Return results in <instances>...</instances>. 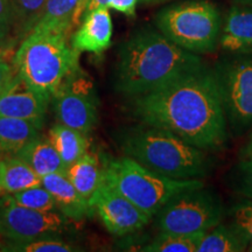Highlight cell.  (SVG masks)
<instances>
[{
    "instance_id": "obj_1",
    "label": "cell",
    "mask_w": 252,
    "mask_h": 252,
    "mask_svg": "<svg viewBox=\"0 0 252 252\" xmlns=\"http://www.w3.org/2000/svg\"><path fill=\"white\" fill-rule=\"evenodd\" d=\"M132 108L143 124L172 132L200 150H220L228 140L219 84L206 65L133 97Z\"/></svg>"
},
{
    "instance_id": "obj_2",
    "label": "cell",
    "mask_w": 252,
    "mask_h": 252,
    "mask_svg": "<svg viewBox=\"0 0 252 252\" xmlns=\"http://www.w3.org/2000/svg\"><path fill=\"white\" fill-rule=\"evenodd\" d=\"M202 67L200 55L180 48L159 31L141 28L119 48L115 86L133 98Z\"/></svg>"
},
{
    "instance_id": "obj_3",
    "label": "cell",
    "mask_w": 252,
    "mask_h": 252,
    "mask_svg": "<svg viewBox=\"0 0 252 252\" xmlns=\"http://www.w3.org/2000/svg\"><path fill=\"white\" fill-rule=\"evenodd\" d=\"M123 153L151 171L179 180L206 178L214 161L207 151L186 143L172 132L151 125L128 128L121 134Z\"/></svg>"
},
{
    "instance_id": "obj_4",
    "label": "cell",
    "mask_w": 252,
    "mask_h": 252,
    "mask_svg": "<svg viewBox=\"0 0 252 252\" xmlns=\"http://www.w3.org/2000/svg\"><path fill=\"white\" fill-rule=\"evenodd\" d=\"M80 53L60 32H31L13 59V67L23 81L50 99L55 91L77 69Z\"/></svg>"
},
{
    "instance_id": "obj_5",
    "label": "cell",
    "mask_w": 252,
    "mask_h": 252,
    "mask_svg": "<svg viewBox=\"0 0 252 252\" xmlns=\"http://www.w3.org/2000/svg\"><path fill=\"white\" fill-rule=\"evenodd\" d=\"M104 181L151 217L178 194L204 186L198 179L179 180L158 174L126 156L104 165Z\"/></svg>"
},
{
    "instance_id": "obj_6",
    "label": "cell",
    "mask_w": 252,
    "mask_h": 252,
    "mask_svg": "<svg viewBox=\"0 0 252 252\" xmlns=\"http://www.w3.org/2000/svg\"><path fill=\"white\" fill-rule=\"evenodd\" d=\"M154 23L169 41L196 55L215 52L223 25L219 8L208 0H189L162 8Z\"/></svg>"
},
{
    "instance_id": "obj_7",
    "label": "cell",
    "mask_w": 252,
    "mask_h": 252,
    "mask_svg": "<svg viewBox=\"0 0 252 252\" xmlns=\"http://www.w3.org/2000/svg\"><path fill=\"white\" fill-rule=\"evenodd\" d=\"M224 207L219 195L204 186L186 190L169 200L156 215L160 231L194 234L220 224Z\"/></svg>"
},
{
    "instance_id": "obj_8",
    "label": "cell",
    "mask_w": 252,
    "mask_h": 252,
    "mask_svg": "<svg viewBox=\"0 0 252 252\" xmlns=\"http://www.w3.org/2000/svg\"><path fill=\"white\" fill-rule=\"evenodd\" d=\"M226 121L243 132L252 125V54L223 60L214 69Z\"/></svg>"
},
{
    "instance_id": "obj_9",
    "label": "cell",
    "mask_w": 252,
    "mask_h": 252,
    "mask_svg": "<svg viewBox=\"0 0 252 252\" xmlns=\"http://www.w3.org/2000/svg\"><path fill=\"white\" fill-rule=\"evenodd\" d=\"M52 98L59 123L84 134L94 127L98 115L94 84L80 67L65 77Z\"/></svg>"
},
{
    "instance_id": "obj_10",
    "label": "cell",
    "mask_w": 252,
    "mask_h": 252,
    "mask_svg": "<svg viewBox=\"0 0 252 252\" xmlns=\"http://www.w3.org/2000/svg\"><path fill=\"white\" fill-rule=\"evenodd\" d=\"M65 229V216L58 212H39L0 196V236L8 241H24L58 236Z\"/></svg>"
},
{
    "instance_id": "obj_11",
    "label": "cell",
    "mask_w": 252,
    "mask_h": 252,
    "mask_svg": "<svg viewBox=\"0 0 252 252\" xmlns=\"http://www.w3.org/2000/svg\"><path fill=\"white\" fill-rule=\"evenodd\" d=\"M90 206L93 212L98 214L108 231L116 236L139 231L152 220L149 214L139 209L104 180L90 200Z\"/></svg>"
},
{
    "instance_id": "obj_12",
    "label": "cell",
    "mask_w": 252,
    "mask_h": 252,
    "mask_svg": "<svg viewBox=\"0 0 252 252\" xmlns=\"http://www.w3.org/2000/svg\"><path fill=\"white\" fill-rule=\"evenodd\" d=\"M49 98L28 87L15 71L13 80L0 94V116L42 122Z\"/></svg>"
},
{
    "instance_id": "obj_13",
    "label": "cell",
    "mask_w": 252,
    "mask_h": 252,
    "mask_svg": "<svg viewBox=\"0 0 252 252\" xmlns=\"http://www.w3.org/2000/svg\"><path fill=\"white\" fill-rule=\"evenodd\" d=\"M113 25L109 7H99L84 15L80 27L71 37L76 52L102 54L111 46Z\"/></svg>"
},
{
    "instance_id": "obj_14",
    "label": "cell",
    "mask_w": 252,
    "mask_h": 252,
    "mask_svg": "<svg viewBox=\"0 0 252 252\" xmlns=\"http://www.w3.org/2000/svg\"><path fill=\"white\" fill-rule=\"evenodd\" d=\"M41 185L53 195L58 210L67 219L81 220L93 213L90 203L78 193L67 173H52L42 176Z\"/></svg>"
},
{
    "instance_id": "obj_15",
    "label": "cell",
    "mask_w": 252,
    "mask_h": 252,
    "mask_svg": "<svg viewBox=\"0 0 252 252\" xmlns=\"http://www.w3.org/2000/svg\"><path fill=\"white\" fill-rule=\"evenodd\" d=\"M220 47L234 54H252V7L232 6L225 15Z\"/></svg>"
},
{
    "instance_id": "obj_16",
    "label": "cell",
    "mask_w": 252,
    "mask_h": 252,
    "mask_svg": "<svg viewBox=\"0 0 252 252\" xmlns=\"http://www.w3.org/2000/svg\"><path fill=\"white\" fill-rule=\"evenodd\" d=\"M15 156L23 159L41 178L52 173H67V167L49 137L37 135L25 145Z\"/></svg>"
},
{
    "instance_id": "obj_17",
    "label": "cell",
    "mask_w": 252,
    "mask_h": 252,
    "mask_svg": "<svg viewBox=\"0 0 252 252\" xmlns=\"http://www.w3.org/2000/svg\"><path fill=\"white\" fill-rule=\"evenodd\" d=\"M83 0H47L43 13L31 32L69 33L72 26L80 25L78 13Z\"/></svg>"
},
{
    "instance_id": "obj_18",
    "label": "cell",
    "mask_w": 252,
    "mask_h": 252,
    "mask_svg": "<svg viewBox=\"0 0 252 252\" xmlns=\"http://www.w3.org/2000/svg\"><path fill=\"white\" fill-rule=\"evenodd\" d=\"M42 122L0 116V159L15 156L25 145L40 135Z\"/></svg>"
},
{
    "instance_id": "obj_19",
    "label": "cell",
    "mask_w": 252,
    "mask_h": 252,
    "mask_svg": "<svg viewBox=\"0 0 252 252\" xmlns=\"http://www.w3.org/2000/svg\"><path fill=\"white\" fill-rule=\"evenodd\" d=\"M67 176L78 193L90 203L94 194L104 180V166L100 165L96 154L87 152L68 167Z\"/></svg>"
},
{
    "instance_id": "obj_20",
    "label": "cell",
    "mask_w": 252,
    "mask_h": 252,
    "mask_svg": "<svg viewBox=\"0 0 252 252\" xmlns=\"http://www.w3.org/2000/svg\"><path fill=\"white\" fill-rule=\"evenodd\" d=\"M40 185L41 176L18 156H8L0 159V196Z\"/></svg>"
},
{
    "instance_id": "obj_21",
    "label": "cell",
    "mask_w": 252,
    "mask_h": 252,
    "mask_svg": "<svg viewBox=\"0 0 252 252\" xmlns=\"http://www.w3.org/2000/svg\"><path fill=\"white\" fill-rule=\"evenodd\" d=\"M250 247L243 231L235 224H217L203 235L197 252H243Z\"/></svg>"
},
{
    "instance_id": "obj_22",
    "label": "cell",
    "mask_w": 252,
    "mask_h": 252,
    "mask_svg": "<svg viewBox=\"0 0 252 252\" xmlns=\"http://www.w3.org/2000/svg\"><path fill=\"white\" fill-rule=\"evenodd\" d=\"M49 139L61 157L65 167L72 165L88 152L89 141L87 134L58 123L49 130Z\"/></svg>"
},
{
    "instance_id": "obj_23",
    "label": "cell",
    "mask_w": 252,
    "mask_h": 252,
    "mask_svg": "<svg viewBox=\"0 0 252 252\" xmlns=\"http://www.w3.org/2000/svg\"><path fill=\"white\" fill-rule=\"evenodd\" d=\"M207 231L194 234L165 232L160 234L151 243L141 249L147 252H197L198 244Z\"/></svg>"
},
{
    "instance_id": "obj_24",
    "label": "cell",
    "mask_w": 252,
    "mask_h": 252,
    "mask_svg": "<svg viewBox=\"0 0 252 252\" xmlns=\"http://www.w3.org/2000/svg\"><path fill=\"white\" fill-rule=\"evenodd\" d=\"M1 251L9 252H71L75 251L72 245L60 241L58 236L39 237L24 241H8L0 247Z\"/></svg>"
},
{
    "instance_id": "obj_25",
    "label": "cell",
    "mask_w": 252,
    "mask_h": 252,
    "mask_svg": "<svg viewBox=\"0 0 252 252\" xmlns=\"http://www.w3.org/2000/svg\"><path fill=\"white\" fill-rule=\"evenodd\" d=\"M7 196L13 202L30 209L39 210V212H58L54 197L42 185L25 189L18 193L7 194Z\"/></svg>"
},
{
    "instance_id": "obj_26",
    "label": "cell",
    "mask_w": 252,
    "mask_h": 252,
    "mask_svg": "<svg viewBox=\"0 0 252 252\" xmlns=\"http://www.w3.org/2000/svg\"><path fill=\"white\" fill-rule=\"evenodd\" d=\"M18 17V32L26 37L43 13L47 0H12Z\"/></svg>"
},
{
    "instance_id": "obj_27",
    "label": "cell",
    "mask_w": 252,
    "mask_h": 252,
    "mask_svg": "<svg viewBox=\"0 0 252 252\" xmlns=\"http://www.w3.org/2000/svg\"><path fill=\"white\" fill-rule=\"evenodd\" d=\"M13 31L18 32V17L12 0H0V45L8 49Z\"/></svg>"
},
{
    "instance_id": "obj_28",
    "label": "cell",
    "mask_w": 252,
    "mask_h": 252,
    "mask_svg": "<svg viewBox=\"0 0 252 252\" xmlns=\"http://www.w3.org/2000/svg\"><path fill=\"white\" fill-rule=\"evenodd\" d=\"M230 215L235 224L247 236L252 247V201L235 204L230 210Z\"/></svg>"
},
{
    "instance_id": "obj_29",
    "label": "cell",
    "mask_w": 252,
    "mask_h": 252,
    "mask_svg": "<svg viewBox=\"0 0 252 252\" xmlns=\"http://www.w3.org/2000/svg\"><path fill=\"white\" fill-rule=\"evenodd\" d=\"M238 191L252 201V159L241 160L237 175Z\"/></svg>"
},
{
    "instance_id": "obj_30",
    "label": "cell",
    "mask_w": 252,
    "mask_h": 252,
    "mask_svg": "<svg viewBox=\"0 0 252 252\" xmlns=\"http://www.w3.org/2000/svg\"><path fill=\"white\" fill-rule=\"evenodd\" d=\"M138 2L139 0H109L108 7L121 12L127 17H134Z\"/></svg>"
},
{
    "instance_id": "obj_31",
    "label": "cell",
    "mask_w": 252,
    "mask_h": 252,
    "mask_svg": "<svg viewBox=\"0 0 252 252\" xmlns=\"http://www.w3.org/2000/svg\"><path fill=\"white\" fill-rule=\"evenodd\" d=\"M15 75V69L5 60H0V94L9 86Z\"/></svg>"
},
{
    "instance_id": "obj_32",
    "label": "cell",
    "mask_w": 252,
    "mask_h": 252,
    "mask_svg": "<svg viewBox=\"0 0 252 252\" xmlns=\"http://www.w3.org/2000/svg\"><path fill=\"white\" fill-rule=\"evenodd\" d=\"M108 2L109 0H83V4H82L80 8V13H78V21H80V24L87 13L99 7H108Z\"/></svg>"
},
{
    "instance_id": "obj_33",
    "label": "cell",
    "mask_w": 252,
    "mask_h": 252,
    "mask_svg": "<svg viewBox=\"0 0 252 252\" xmlns=\"http://www.w3.org/2000/svg\"><path fill=\"white\" fill-rule=\"evenodd\" d=\"M252 159V135L243 150L241 151V160Z\"/></svg>"
},
{
    "instance_id": "obj_34",
    "label": "cell",
    "mask_w": 252,
    "mask_h": 252,
    "mask_svg": "<svg viewBox=\"0 0 252 252\" xmlns=\"http://www.w3.org/2000/svg\"><path fill=\"white\" fill-rule=\"evenodd\" d=\"M6 53H7V48L0 45V60H5Z\"/></svg>"
},
{
    "instance_id": "obj_35",
    "label": "cell",
    "mask_w": 252,
    "mask_h": 252,
    "mask_svg": "<svg viewBox=\"0 0 252 252\" xmlns=\"http://www.w3.org/2000/svg\"><path fill=\"white\" fill-rule=\"evenodd\" d=\"M140 2H145V4H156V2L166 1V0H139Z\"/></svg>"
},
{
    "instance_id": "obj_36",
    "label": "cell",
    "mask_w": 252,
    "mask_h": 252,
    "mask_svg": "<svg viewBox=\"0 0 252 252\" xmlns=\"http://www.w3.org/2000/svg\"><path fill=\"white\" fill-rule=\"evenodd\" d=\"M238 1L244 2V4H248V5H252V0H238Z\"/></svg>"
}]
</instances>
